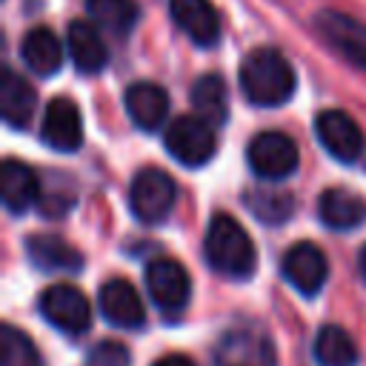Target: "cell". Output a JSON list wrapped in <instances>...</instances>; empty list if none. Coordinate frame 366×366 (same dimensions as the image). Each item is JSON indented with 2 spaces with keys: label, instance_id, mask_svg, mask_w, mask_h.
I'll return each mask as SVG.
<instances>
[{
  "label": "cell",
  "instance_id": "obj_13",
  "mask_svg": "<svg viewBox=\"0 0 366 366\" xmlns=\"http://www.w3.org/2000/svg\"><path fill=\"white\" fill-rule=\"evenodd\" d=\"M174 26L194 46H214L220 37V14L212 0H169Z\"/></svg>",
  "mask_w": 366,
  "mask_h": 366
},
{
  "label": "cell",
  "instance_id": "obj_21",
  "mask_svg": "<svg viewBox=\"0 0 366 366\" xmlns=\"http://www.w3.org/2000/svg\"><path fill=\"white\" fill-rule=\"evenodd\" d=\"M217 366H274V349L263 335L234 332L223 337Z\"/></svg>",
  "mask_w": 366,
  "mask_h": 366
},
{
  "label": "cell",
  "instance_id": "obj_23",
  "mask_svg": "<svg viewBox=\"0 0 366 366\" xmlns=\"http://www.w3.org/2000/svg\"><path fill=\"white\" fill-rule=\"evenodd\" d=\"M192 106H194V114L209 120L214 129L223 126L229 117V92H226L223 77L220 74L197 77L192 86Z\"/></svg>",
  "mask_w": 366,
  "mask_h": 366
},
{
  "label": "cell",
  "instance_id": "obj_28",
  "mask_svg": "<svg viewBox=\"0 0 366 366\" xmlns=\"http://www.w3.org/2000/svg\"><path fill=\"white\" fill-rule=\"evenodd\" d=\"M152 366H194V360L189 355H166V357L154 360Z\"/></svg>",
  "mask_w": 366,
  "mask_h": 366
},
{
  "label": "cell",
  "instance_id": "obj_14",
  "mask_svg": "<svg viewBox=\"0 0 366 366\" xmlns=\"http://www.w3.org/2000/svg\"><path fill=\"white\" fill-rule=\"evenodd\" d=\"M66 51L77 71L97 74L109 63V46L100 34V29L89 20H71L66 31Z\"/></svg>",
  "mask_w": 366,
  "mask_h": 366
},
{
  "label": "cell",
  "instance_id": "obj_10",
  "mask_svg": "<svg viewBox=\"0 0 366 366\" xmlns=\"http://www.w3.org/2000/svg\"><path fill=\"white\" fill-rule=\"evenodd\" d=\"M280 272L292 289L312 297L323 289V283L329 277V263H326V254L315 243L303 240V243H295L286 249V254L280 260Z\"/></svg>",
  "mask_w": 366,
  "mask_h": 366
},
{
  "label": "cell",
  "instance_id": "obj_4",
  "mask_svg": "<svg viewBox=\"0 0 366 366\" xmlns=\"http://www.w3.org/2000/svg\"><path fill=\"white\" fill-rule=\"evenodd\" d=\"M174 200H177V186L172 174L154 166L137 172L129 186V209L143 223H160L174 209Z\"/></svg>",
  "mask_w": 366,
  "mask_h": 366
},
{
  "label": "cell",
  "instance_id": "obj_2",
  "mask_svg": "<svg viewBox=\"0 0 366 366\" xmlns=\"http://www.w3.org/2000/svg\"><path fill=\"white\" fill-rule=\"evenodd\" d=\"M206 260L214 272L226 274V277H249L254 272V243L249 237V232L229 214H214L209 229H206Z\"/></svg>",
  "mask_w": 366,
  "mask_h": 366
},
{
  "label": "cell",
  "instance_id": "obj_18",
  "mask_svg": "<svg viewBox=\"0 0 366 366\" xmlns=\"http://www.w3.org/2000/svg\"><path fill=\"white\" fill-rule=\"evenodd\" d=\"M37 106V92L29 80H23V74H17L14 69H3V80H0V114L6 120V126L11 129H23L29 126L31 114Z\"/></svg>",
  "mask_w": 366,
  "mask_h": 366
},
{
  "label": "cell",
  "instance_id": "obj_27",
  "mask_svg": "<svg viewBox=\"0 0 366 366\" xmlns=\"http://www.w3.org/2000/svg\"><path fill=\"white\" fill-rule=\"evenodd\" d=\"M89 366H132L129 346L120 340H100L89 349Z\"/></svg>",
  "mask_w": 366,
  "mask_h": 366
},
{
  "label": "cell",
  "instance_id": "obj_26",
  "mask_svg": "<svg viewBox=\"0 0 366 366\" xmlns=\"http://www.w3.org/2000/svg\"><path fill=\"white\" fill-rule=\"evenodd\" d=\"M246 206L263 223H286L295 212V200L286 192H249Z\"/></svg>",
  "mask_w": 366,
  "mask_h": 366
},
{
  "label": "cell",
  "instance_id": "obj_25",
  "mask_svg": "<svg viewBox=\"0 0 366 366\" xmlns=\"http://www.w3.org/2000/svg\"><path fill=\"white\" fill-rule=\"evenodd\" d=\"M0 366H43L34 340L11 323L0 329Z\"/></svg>",
  "mask_w": 366,
  "mask_h": 366
},
{
  "label": "cell",
  "instance_id": "obj_1",
  "mask_svg": "<svg viewBox=\"0 0 366 366\" xmlns=\"http://www.w3.org/2000/svg\"><path fill=\"white\" fill-rule=\"evenodd\" d=\"M240 92L249 103L272 109V106H283L295 89H297V77L292 63L283 57V51L272 49V46H257L252 49L243 63H240Z\"/></svg>",
  "mask_w": 366,
  "mask_h": 366
},
{
  "label": "cell",
  "instance_id": "obj_20",
  "mask_svg": "<svg viewBox=\"0 0 366 366\" xmlns=\"http://www.w3.org/2000/svg\"><path fill=\"white\" fill-rule=\"evenodd\" d=\"M26 254L37 269L46 272H80L83 254L69 240L57 234H31L26 240Z\"/></svg>",
  "mask_w": 366,
  "mask_h": 366
},
{
  "label": "cell",
  "instance_id": "obj_8",
  "mask_svg": "<svg viewBox=\"0 0 366 366\" xmlns=\"http://www.w3.org/2000/svg\"><path fill=\"white\" fill-rule=\"evenodd\" d=\"M315 137L340 163L357 160L366 146V137H363L357 120L340 109H326L315 117Z\"/></svg>",
  "mask_w": 366,
  "mask_h": 366
},
{
  "label": "cell",
  "instance_id": "obj_16",
  "mask_svg": "<svg viewBox=\"0 0 366 366\" xmlns=\"http://www.w3.org/2000/svg\"><path fill=\"white\" fill-rule=\"evenodd\" d=\"M20 57L29 66L31 74L51 77V74L60 71V66L66 60V49H63L60 37L49 26H34L20 40Z\"/></svg>",
  "mask_w": 366,
  "mask_h": 366
},
{
  "label": "cell",
  "instance_id": "obj_7",
  "mask_svg": "<svg viewBox=\"0 0 366 366\" xmlns=\"http://www.w3.org/2000/svg\"><path fill=\"white\" fill-rule=\"evenodd\" d=\"M146 292L163 312H180L192 295V277L174 257H154L146 266Z\"/></svg>",
  "mask_w": 366,
  "mask_h": 366
},
{
  "label": "cell",
  "instance_id": "obj_12",
  "mask_svg": "<svg viewBox=\"0 0 366 366\" xmlns=\"http://www.w3.org/2000/svg\"><path fill=\"white\" fill-rule=\"evenodd\" d=\"M97 306L106 323L117 329H140L146 323V309L137 289L126 277H112L97 292Z\"/></svg>",
  "mask_w": 366,
  "mask_h": 366
},
{
  "label": "cell",
  "instance_id": "obj_3",
  "mask_svg": "<svg viewBox=\"0 0 366 366\" xmlns=\"http://www.w3.org/2000/svg\"><path fill=\"white\" fill-rule=\"evenodd\" d=\"M163 143L177 163L197 169L212 160L217 137H214V126L209 120H203L200 114H183L166 126Z\"/></svg>",
  "mask_w": 366,
  "mask_h": 366
},
{
  "label": "cell",
  "instance_id": "obj_19",
  "mask_svg": "<svg viewBox=\"0 0 366 366\" xmlns=\"http://www.w3.org/2000/svg\"><path fill=\"white\" fill-rule=\"evenodd\" d=\"M317 214L323 226L335 232H349L366 220V200L352 189H326L317 200Z\"/></svg>",
  "mask_w": 366,
  "mask_h": 366
},
{
  "label": "cell",
  "instance_id": "obj_9",
  "mask_svg": "<svg viewBox=\"0 0 366 366\" xmlns=\"http://www.w3.org/2000/svg\"><path fill=\"white\" fill-rule=\"evenodd\" d=\"M320 37L352 66L366 71V23L346 11H320L315 20Z\"/></svg>",
  "mask_w": 366,
  "mask_h": 366
},
{
  "label": "cell",
  "instance_id": "obj_29",
  "mask_svg": "<svg viewBox=\"0 0 366 366\" xmlns=\"http://www.w3.org/2000/svg\"><path fill=\"white\" fill-rule=\"evenodd\" d=\"M357 269H360V277L366 280V246H363L360 254H357Z\"/></svg>",
  "mask_w": 366,
  "mask_h": 366
},
{
  "label": "cell",
  "instance_id": "obj_15",
  "mask_svg": "<svg viewBox=\"0 0 366 366\" xmlns=\"http://www.w3.org/2000/svg\"><path fill=\"white\" fill-rule=\"evenodd\" d=\"M123 106H126V114L129 120L143 129V132H154L163 126L166 114H169V94L166 89H160L157 83H149V80H140V83H132L123 94Z\"/></svg>",
  "mask_w": 366,
  "mask_h": 366
},
{
  "label": "cell",
  "instance_id": "obj_11",
  "mask_svg": "<svg viewBox=\"0 0 366 366\" xmlns=\"http://www.w3.org/2000/svg\"><path fill=\"white\" fill-rule=\"evenodd\" d=\"M40 137L54 152H77L83 146V114L74 100L54 97L46 103Z\"/></svg>",
  "mask_w": 366,
  "mask_h": 366
},
{
  "label": "cell",
  "instance_id": "obj_17",
  "mask_svg": "<svg viewBox=\"0 0 366 366\" xmlns=\"http://www.w3.org/2000/svg\"><path fill=\"white\" fill-rule=\"evenodd\" d=\"M0 194L11 214H23L40 200V180L23 160L6 157L0 166Z\"/></svg>",
  "mask_w": 366,
  "mask_h": 366
},
{
  "label": "cell",
  "instance_id": "obj_5",
  "mask_svg": "<svg viewBox=\"0 0 366 366\" xmlns=\"http://www.w3.org/2000/svg\"><path fill=\"white\" fill-rule=\"evenodd\" d=\"M246 160L260 180H283L297 172L300 152L286 132H260L252 137Z\"/></svg>",
  "mask_w": 366,
  "mask_h": 366
},
{
  "label": "cell",
  "instance_id": "obj_24",
  "mask_svg": "<svg viewBox=\"0 0 366 366\" xmlns=\"http://www.w3.org/2000/svg\"><path fill=\"white\" fill-rule=\"evenodd\" d=\"M86 11L97 29L114 37H126L137 23L134 0H86Z\"/></svg>",
  "mask_w": 366,
  "mask_h": 366
},
{
  "label": "cell",
  "instance_id": "obj_6",
  "mask_svg": "<svg viewBox=\"0 0 366 366\" xmlns=\"http://www.w3.org/2000/svg\"><path fill=\"white\" fill-rule=\"evenodd\" d=\"M40 315L66 335H80L92 323L89 297L71 283H54L40 295Z\"/></svg>",
  "mask_w": 366,
  "mask_h": 366
},
{
  "label": "cell",
  "instance_id": "obj_22",
  "mask_svg": "<svg viewBox=\"0 0 366 366\" xmlns=\"http://www.w3.org/2000/svg\"><path fill=\"white\" fill-rule=\"evenodd\" d=\"M312 355H315L317 366H357V360H360L355 337L337 323L320 326L315 346H312Z\"/></svg>",
  "mask_w": 366,
  "mask_h": 366
}]
</instances>
